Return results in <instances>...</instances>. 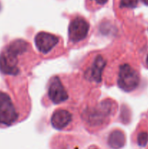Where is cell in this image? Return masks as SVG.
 <instances>
[{"instance_id": "1", "label": "cell", "mask_w": 148, "mask_h": 149, "mask_svg": "<svg viewBox=\"0 0 148 149\" xmlns=\"http://www.w3.org/2000/svg\"><path fill=\"white\" fill-rule=\"evenodd\" d=\"M30 45L23 39L9 42L0 52V73L7 77H16L23 72L28 55L31 53Z\"/></svg>"}, {"instance_id": "2", "label": "cell", "mask_w": 148, "mask_h": 149, "mask_svg": "<svg viewBox=\"0 0 148 149\" xmlns=\"http://www.w3.org/2000/svg\"><path fill=\"white\" fill-rule=\"evenodd\" d=\"M21 118L20 106L10 92L0 89V127L17 123Z\"/></svg>"}, {"instance_id": "3", "label": "cell", "mask_w": 148, "mask_h": 149, "mask_svg": "<svg viewBox=\"0 0 148 149\" xmlns=\"http://www.w3.org/2000/svg\"><path fill=\"white\" fill-rule=\"evenodd\" d=\"M118 85L125 92H131L138 87L140 81L139 74L129 63H122L118 71Z\"/></svg>"}, {"instance_id": "4", "label": "cell", "mask_w": 148, "mask_h": 149, "mask_svg": "<svg viewBox=\"0 0 148 149\" xmlns=\"http://www.w3.org/2000/svg\"><path fill=\"white\" fill-rule=\"evenodd\" d=\"M90 30L88 20L82 16H75L68 26V39L72 45H78L85 40Z\"/></svg>"}, {"instance_id": "5", "label": "cell", "mask_w": 148, "mask_h": 149, "mask_svg": "<svg viewBox=\"0 0 148 149\" xmlns=\"http://www.w3.org/2000/svg\"><path fill=\"white\" fill-rule=\"evenodd\" d=\"M47 96L54 104L64 103L69 98L68 89L58 76L52 77L48 82Z\"/></svg>"}, {"instance_id": "6", "label": "cell", "mask_w": 148, "mask_h": 149, "mask_svg": "<svg viewBox=\"0 0 148 149\" xmlns=\"http://www.w3.org/2000/svg\"><path fill=\"white\" fill-rule=\"evenodd\" d=\"M34 42L38 50L44 55H48L59 45L61 39L53 33L41 31L36 35Z\"/></svg>"}, {"instance_id": "7", "label": "cell", "mask_w": 148, "mask_h": 149, "mask_svg": "<svg viewBox=\"0 0 148 149\" xmlns=\"http://www.w3.org/2000/svg\"><path fill=\"white\" fill-rule=\"evenodd\" d=\"M113 106L114 104L111 103L110 100H104L102 103H100L97 108H94L89 111L86 120L91 125L99 126L102 125L106 121V118L109 117L114 111Z\"/></svg>"}, {"instance_id": "8", "label": "cell", "mask_w": 148, "mask_h": 149, "mask_svg": "<svg viewBox=\"0 0 148 149\" xmlns=\"http://www.w3.org/2000/svg\"><path fill=\"white\" fill-rule=\"evenodd\" d=\"M105 63L106 61L102 55H96L92 59L91 62L86 67L85 73H84L86 79L93 82H100Z\"/></svg>"}, {"instance_id": "9", "label": "cell", "mask_w": 148, "mask_h": 149, "mask_svg": "<svg viewBox=\"0 0 148 149\" xmlns=\"http://www.w3.org/2000/svg\"><path fill=\"white\" fill-rule=\"evenodd\" d=\"M74 116L68 109H57L53 112L51 117V124L55 129L62 130L73 123Z\"/></svg>"}, {"instance_id": "10", "label": "cell", "mask_w": 148, "mask_h": 149, "mask_svg": "<svg viewBox=\"0 0 148 149\" xmlns=\"http://www.w3.org/2000/svg\"><path fill=\"white\" fill-rule=\"evenodd\" d=\"M126 143V136L123 131L115 130L110 132L108 137V145L112 148L119 149L124 146Z\"/></svg>"}, {"instance_id": "11", "label": "cell", "mask_w": 148, "mask_h": 149, "mask_svg": "<svg viewBox=\"0 0 148 149\" xmlns=\"http://www.w3.org/2000/svg\"><path fill=\"white\" fill-rule=\"evenodd\" d=\"M139 0H120V7L121 8H134L137 6Z\"/></svg>"}, {"instance_id": "12", "label": "cell", "mask_w": 148, "mask_h": 149, "mask_svg": "<svg viewBox=\"0 0 148 149\" xmlns=\"http://www.w3.org/2000/svg\"><path fill=\"white\" fill-rule=\"evenodd\" d=\"M137 142L140 146H145L148 142V133L146 132H142L138 135Z\"/></svg>"}, {"instance_id": "13", "label": "cell", "mask_w": 148, "mask_h": 149, "mask_svg": "<svg viewBox=\"0 0 148 149\" xmlns=\"http://www.w3.org/2000/svg\"><path fill=\"white\" fill-rule=\"evenodd\" d=\"M96 5L103 6L108 1V0H91Z\"/></svg>"}, {"instance_id": "14", "label": "cell", "mask_w": 148, "mask_h": 149, "mask_svg": "<svg viewBox=\"0 0 148 149\" xmlns=\"http://www.w3.org/2000/svg\"><path fill=\"white\" fill-rule=\"evenodd\" d=\"M142 2H143L145 4H146V5L148 6V0H142Z\"/></svg>"}, {"instance_id": "15", "label": "cell", "mask_w": 148, "mask_h": 149, "mask_svg": "<svg viewBox=\"0 0 148 149\" xmlns=\"http://www.w3.org/2000/svg\"><path fill=\"white\" fill-rule=\"evenodd\" d=\"M146 63L147 65L148 66V54H147V59H146Z\"/></svg>"}]
</instances>
